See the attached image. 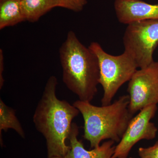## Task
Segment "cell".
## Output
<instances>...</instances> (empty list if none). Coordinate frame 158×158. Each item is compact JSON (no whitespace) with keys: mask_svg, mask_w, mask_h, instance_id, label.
<instances>
[{"mask_svg":"<svg viewBox=\"0 0 158 158\" xmlns=\"http://www.w3.org/2000/svg\"><path fill=\"white\" fill-rule=\"evenodd\" d=\"M57 85L56 77L49 78L33 116L36 129L45 138L48 158L66 155L70 148L66 141L72 121L80 113L73 105L57 98Z\"/></svg>","mask_w":158,"mask_h":158,"instance_id":"obj_1","label":"cell"},{"mask_svg":"<svg viewBox=\"0 0 158 158\" xmlns=\"http://www.w3.org/2000/svg\"><path fill=\"white\" fill-rule=\"evenodd\" d=\"M62 80L79 100L91 102L98 92L100 69L95 54L69 31L59 49Z\"/></svg>","mask_w":158,"mask_h":158,"instance_id":"obj_2","label":"cell"},{"mask_svg":"<svg viewBox=\"0 0 158 158\" xmlns=\"http://www.w3.org/2000/svg\"><path fill=\"white\" fill-rule=\"evenodd\" d=\"M129 103L128 94L101 106L79 100L73 103L83 116L84 138L89 141L91 148L98 147L103 140L119 142L133 117L129 110Z\"/></svg>","mask_w":158,"mask_h":158,"instance_id":"obj_3","label":"cell"},{"mask_svg":"<svg viewBox=\"0 0 158 158\" xmlns=\"http://www.w3.org/2000/svg\"><path fill=\"white\" fill-rule=\"evenodd\" d=\"M88 47L98 59L99 84L103 90L102 106L110 105L119 88L129 81L138 70V65L132 57L124 51L121 55L113 56L105 52L96 42H91Z\"/></svg>","mask_w":158,"mask_h":158,"instance_id":"obj_4","label":"cell"},{"mask_svg":"<svg viewBox=\"0 0 158 158\" xmlns=\"http://www.w3.org/2000/svg\"><path fill=\"white\" fill-rule=\"evenodd\" d=\"M124 52L138 65L144 68L153 62L154 52L158 45V19L146 20L127 25L123 37Z\"/></svg>","mask_w":158,"mask_h":158,"instance_id":"obj_5","label":"cell"},{"mask_svg":"<svg viewBox=\"0 0 158 158\" xmlns=\"http://www.w3.org/2000/svg\"><path fill=\"white\" fill-rule=\"evenodd\" d=\"M129 82V110L133 116L146 107L158 104V62L138 69Z\"/></svg>","mask_w":158,"mask_h":158,"instance_id":"obj_6","label":"cell"},{"mask_svg":"<svg viewBox=\"0 0 158 158\" xmlns=\"http://www.w3.org/2000/svg\"><path fill=\"white\" fill-rule=\"evenodd\" d=\"M157 110V105H151L142 109L133 117L121 140L115 147L113 158H127L131 150L139 141L156 138L158 129L151 121Z\"/></svg>","mask_w":158,"mask_h":158,"instance_id":"obj_7","label":"cell"},{"mask_svg":"<svg viewBox=\"0 0 158 158\" xmlns=\"http://www.w3.org/2000/svg\"><path fill=\"white\" fill-rule=\"evenodd\" d=\"M114 7L118 22L124 24L158 19V4L152 5L141 0H115Z\"/></svg>","mask_w":158,"mask_h":158,"instance_id":"obj_8","label":"cell"},{"mask_svg":"<svg viewBox=\"0 0 158 158\" xmlns=\"http://www.w3.org/2000/svg\"><path fill=\"white\" fill-rule=\"evenodd\" d=\"M79 127L73 123L68 139L70 142V149L64 158H113L116 146L112 140L105 141L98 147L88 150L82 141L78 139Z\"/></svg>","mask_w":158,"mask_h":158,"instance_id":"obj_9","label":"cell"},{"mask_svg":"<svg viewBox=\"0 0 158 158\" xmlns=\"http://www.w3.org/2000/svg\"><path fill=\"white\" fill-rule=\"evenodd\" d=\"M25 21L21 0H0V30Z\"/></svg>","mask_w":158,"mask_h":158,"instance_id":"obj_10","label":"cell"},{"mask_svg":"<svg viewBox=\"0 0 158 158\" xmlns=\"http://www.w3.org/2000/svg\"><path fill=\"white\" fill-rule=\"evenodd\" d=\"M26 21L34 23L56 7H60L59 0H21Z\"/></svg>","mask_w":158,"mask_h":158,"instance_id":"obj_11","label":"cell"},{"mask_svg":"<svg viewBox=\"0 0 158 158\" xmlns=\"http://www.w3.org/2000/svg\"><path fill=\"white\" fill-rule=\"evenodd\" d=\"M9 129L14 130L21 138H25V133L16 116L15 110L8 106L0 99V142L2 146V133Z\"/></svg>","mask_w":158,"mask_h":158,"instance_id":"obj_12","label":"cell"},{"mask_svg":"<svg viewBox=\"0 0 158 158\" xmlns=\"http://www.w3.org/2000/svg\"><path fill=\"white\" fill-rule=\"evenodd\" d=\"M60 7L79 12L84 9L88 3L87 0H59Z\"/></svg>","mask_w":158,"mask_h":158,"instance_id":"obj_13","label":"cell"},{"mask_svg":"<svg viewBox=\"0 0 158 158\" xmlns=\"http://www.w3.org/2000/svg\"><path fill=\"white\" fill-rule=\"evenodd\" d=\"M138 153L141 158H158V141L152 146L140 148Z\"/></svg>","mask_w":158,"mask_h":158,"instance_id":"obj_14","label":"cell"},{"mask_svg":"<svg viewBox=\"0 0 158 158\" xmlns=\"http://www.w3.org/2000/svg\"><path fill=\"white\" fill-rule=\"evenodd\" d=\"M4 55L2 49H0V89L2 88L4 85V80L3 73L4 71Z\"/></svg>","mask_w":158,"mask_h":158,"instance_id":"obj_15","label":"cell"},{"mask_svg":"<svg viewBox=\"0 0 158 158\" xmlns=\"http://www.w3.org/2000/svg\"><path fill=\"white\" fill-rule=\"evenodd\" d=\"M52 158H64L63 157H55Z\"/></svg>","mask_w":158,"mask_h":158,"instance_id":"obj_16","label":"cell"},{"mask_svg":"<svg viewBox=\"0 0 158 158\" xmlns=\"http://www.w3.org/2000/svg\"></svg>","mask_w":158,"mask_h":158,"instance_id":"obj_17","label":"cell"}]
</instances>
